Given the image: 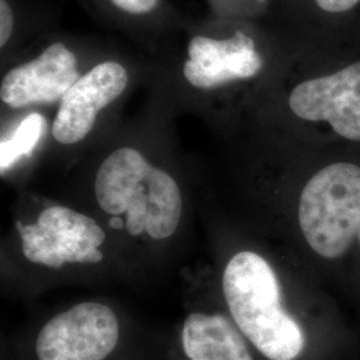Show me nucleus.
I'll return each instance as SVG.
<instances>
[{"label":"nucleus","mask_w":360,"mask_h":360,"mask_svg":"<svg viewBox=\"0 0 360 360\" xmlns=\"http://www.w3.org/2000/svg\"><path fill=\"white\" fill-rule=\"evenodd\" d=\"M291 111L309 122H327L336 134L360 142V62L291 91Z\"/></svg>","instance_id":"6"},{"label":"nucleus","mask_w":360,"mask_h":360,"mask_svg":"<svg viewBox=\"0 0 360 360\" xmlns=\"http://www.w3.org/2000/svg\"><path fill=\"white\" fill-rule=\"evenodd\" d=\"M297 215L316 254L342 257L359 235L360 167L342 162L316 172L302 191Z\"/></svg>","instance_id":"3"},{"label":"nucleus","mask_w":360,"mask_h":360,"mask_svg":"<svg viewBox=\"0 0 360 360\" xmlns=\"http://www.w3.org/2000/svg\"><path fill=\"white\" fill-rule=\"evenodd\" d=\"M358 236H359V239H360V230H359V235H358Z\"/></svg>","instance_id":"17"},{"label":"nucleus","mask_w":360,"mask_h":360,"mask_svg":"<svg viewBox=\"0 0 360 360\" xmlns=\"http://www.w3.org/2000/svg\"><path fill=\"white\" fill-rule=\"evenodd\" d=\"M316 4L327 13H346L352 10L360 0H315Z\"/></svg>","instance_id":"14"},{"label":"nucleus","mask_w":360,"mask_h":360,"mask_svg":"<svg viewBox=\"0 0 360 360\" xmlns=\"http://www.w3.org/2000/svg\"><path fill=\"white\" fill-rule=\"evenodd\" d=\"M46 127L44 117L32 112L26 116L13 135L0 144V169L4 172L22 158L32 154Z\"/></svg>","instance_id":"11"},{"label":"nucleus","mask_w":360,"mask_h":360,"mask_svg":"<svg viewBox=\"0 0 360 360\" xmlns=\"http://www.w3.org/2000/svg\"><path fill=\"white\" fill-rule=\"evenodd\" d=\"M27 260L51 269L65 263H99V247L105 240L103 229L94 219L65 206H50L39 214L38 221H16Z\"/></svg>","instance_id":"4"},{"label":"nucleus","mask_w":360,"mask_h":360,"mask_svg":"<svg viewBox=\"0 0 360 360\" xmlns=\"http://www.w3.org/2000/svg\"><path fill=\"white\" fill-rule=\"evenodd\" d=\"M181 342L190 360H254L236 327L219 314H190L183 324Z\"/></svg>","instance_id":"10"},{"label":"nucleus","mask_w":360,"mask_h":360,"mask_svg":"<svg viewBox=\"0 0 360 360\" xmlns=\"http://www.w3.org/2000/svg\"><path fill=\"white\" fill-rule=\"evenodd\" d=\"M119 340L115 312L96 302H84L53 316L37 339L39 360H104Z\"/></svg>","instance_id":"5"},{"label":"nucleus","mask_w":360,"mask_h":360,"mask_svg":"<svg viewBox=\"0 0 360 360\" xmlns=\"http://www.w3.org/2000/svg\"><path fill=\"white\" fill-rule=\"evenodd\" d=\"M257 1H260V3H262V1H264V0H257Z\"/></svg>","instance_id":"16"},{"label":"nucleus","mask_w":360,"mask_h":360,"mask_svg":"<svg viewBox=\"0 0 360 360\" xmlns=\"http://www.w3.org/2000/svg\"><path fill=\"white\" fill-rule=\"evenodd\" d=\"M116 7L124 13L144 15L151 13L158 7L159 0H111Z\"/></svg>","instance_id":"13"},{"label":"nucleus","mask_w":360,"mask_h":360,"mask_svg":"<svg viewBox=\"0 0 360 360\" xmlns=\"http://www.w3.org/2000/svg\"><path fill=\"white\" fill-rule=\"evenodd\" d=\"M79 77L77 56L56 41L37 59L8 71L1 80L0 98L13 108L56 103Z\"/></svg>","instance_id":"8"},{"label":"nucleus","mask_w":360,"mask_h":360,"mask_svg":"<svg viewBox=\"0 0 360 360\" xmlns=\"http://www.w3.org/2000/svg\"><path fill=\"white\" fill-rule=\"evenodd\" d=\"M13 13L7 0H0V46L4 47L11 38L13 31Z\"/></svg>","instance_id":"12"},{"label":"nucleus","mask_w":360,"mask_h":360,"mask_svg":"<svg viewBox=\"0 0 360 360\" xmlns=\"http://www.w3.org/2000/svg\"><path fill=\"white\" fill-rule=\"evenodd\" d=\"M129 84L127 70L117 62L95 65L65 92L52 123V136L60 144L83 141L94 129L98 114L116 101Z\"/></svg>","instance_id":"7"},{"label":"nucleus","mask_w":360,"mask_h":360,"mask_svg":"<svg viewBox=\"0 0 360 360\" xmlns=\"http://www.w3.org/2000/svg\"><path fill=\"white\" fill-rule=\"evenodd\" d=\"M263 59L255 41L238 31L232 38L193 37L188 43V59L183 67L186 80L199 90H214L235 80L257 77Z\"/></svg>","instance_id":"9"},{"label":"nucleus","mask_w":360,"mask_h":360,"mask_svg":"<svg viewBox=\"0 0 360 360\" xmlns=\"http://www.w3.org/2000/svg\"><path fill=\"white\" fill-rule=\"evenodd\" d=\"M95 196L108 215L126 214L132 236L147 232L163 240L178 230L183 211L178 183L135 148H117L104 159L95 178Z\"/></svg>","instance_id":"1"},{"label":"nucleus","mask_w":360,"mask_h":360,"mask_svg":"<svg viewBox=\"0 0 360 360\" xmlns=\"http://www.w3.org/2000/svg\"><path fill=\"white\" fill-rule=\"evenodd\" d=\"M108 224H110L114 230H120V229L126 227V221H123V219L120 218V217H112V218L110 219Z\"/></svg>","instance_id":"15"},{"label":"nucleus","mask_w":360,"mask_h":360,"mask_svg":"<svg viewBox=\"0 0 360 360\" xmlns=\"http://www.w3.org/2000/svg\"><path fill=\"white\" fill-rule=\"evenodd\" d=\"M223 294L242 334L271 360H294L304 335L282 307L281 285L269 262L251 251L231 257L223 274Z\"/></svg>","instance_id":"2"}]
</instances>
